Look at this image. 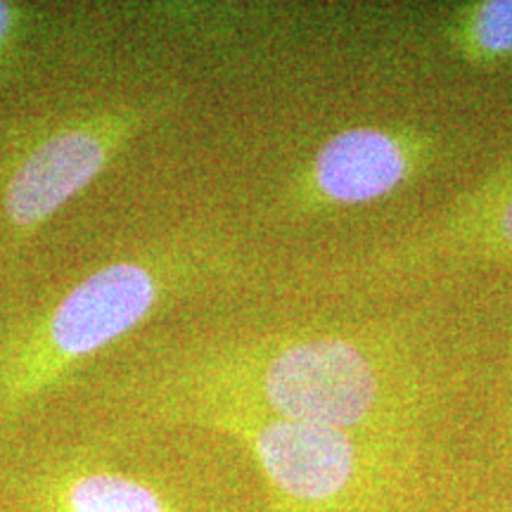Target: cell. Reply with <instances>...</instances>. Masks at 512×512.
<instances>
[{
	"label": "cell",
	"mask_w": 512,
	"mask_h": 512,
	"mask_svg": "<svg viewBox=\"0 0 512 512\" xmlns=\"http://www.w3.org/2000/svg\"><path fill=\"white\" fill-rule=\"evenodd\" d=\"M121 392L164 425L247 413L387 441L418 425L434 396L422 358L382 330L192 339L138 361Z\"/></svg>",
	"instance_id": "obj_1"
},
{
	"label": "cell",
	"mask_w": 512,
	"mask_h": 512,
	"mask_svg": "<svg viewBox=\"0 0 512 512\" xmlns=\"http://www.w3.org/2000/svg\"><path fill=\"white\" fill-rule=\"evenodd\" d=\"M238 256L216 230H176L10 320L0 332V432L159 311L226 283Z\"/></svg>",
	"instance_id": "obj_2"
},
{
	"label": "cell",
	"mask_w": 512,
	"mask_h": 512,
	"mask_svg": "<svg viewBox=\"0 0 512 512\" xmlns=\"http://www.w3.org/2000/svg\"><path fill=\"white\" fill-rule=\"evenodd\" d=\"M185 98L162 88L17 121L0 136V238L19 254Z\"/></svg>",
	"instance_id": "obj_3"
},
{
	"label": "cell",
	"mask_w": 512,
	"mask_h": 512,
	"mask_svg": "<svg viewBox=\"0 0 512 512\" xmlns=\"http://www.w3.org/2000/svg\"><path fill=\"white\" fill-rule=\"evenodd\" d=\"M240 444L268 484L275 512H349L380 494L394 448L335 427L264 415L209 413L192 420Z\"/></svg>",
	"instance_id": "obj_4"
},
{
	"label": "cell",
	"mask_w": 512,
	"mask_h": 512,
	"mask_svg": "<svg viewBox=\"0 0 512 512\" xmlns=\"http://www.w3.org/2000/svg\"><path fill=\"white\" fill-rule=\"evenodd\" d=\"M453 143L420 124H351L325 136L292 169L278 197L287 219H311L387 200L437 171Z\"/></svg>",
	"instance_id": "obj_5"
},
{
	"label": "cell",
	"mask_w": 512,
	"mask_h": 512,
	"mask_svg": "<svg viewBox=\"0 0 512 512\" xmlns=\"http://www.w3.org/2000/svg\"><path fill=\"white\" fill-rule=\"evenodd\" d=\"M482 261L512 264V152L425 226L366 254L361 273L384 278Z\"/></svg>",
	"instance_id": "obj_6"
},
{
	"label": "cell",
	"mask_w": 512,
	"mask_h": 512,
	"mask_svg": "<svg viewBox=\"0 0 512 512\" xmlns=\"http://www.w3.org/2000/svg\"><path fill=\"white\" fill-rule=\"evenodd\" d=\"M38 501L46 512H181L150 479L81 463L57 465L38 479Z\"/></svg>",
	"instance_id": "obj_7"
},
{
	"label": "cell",
	"mask_w": 512,
	"mask_h": 512,
	"mask_svg": "<svg viewBox=\"0 0 512 512\" xmlns=\"http://www.w3.org/2000/svg\"><path fill=\"white\" fill-rule=\"evenodd\" d=\"M437 34L441 53L460 67H505L512 62V0L458 3Z\"/></svg>",
	"instance_id": "obj_8"
},
{
	"label": "cell",
	"mask_w": 512,
	"mask_h": 512,
	"mask_svg": "<svg viewBox=\"0 0 512 512\" xmlns=\"http://www.w3.org/2000/svg\"><path fill=\"white\" fill-rule=\"evenodd\" d=\"M34 22L36 12L29 10L27 5L0 0V76L8 72L12 64H17V57L27 46Z\"/></svg>",
	"instance_id": "obj_9"
},
{
	"label": "cell",
	"mask_w": 512,
	"mask_h": 512,
	"mask_svg": "<svg viewBox=\"0 0 512 512\" xmlns=\"http://www.w3.org/2000/svg\"><path fill=\"white\" fill-rule=\"evenodd\" d=\"M505 441H508V446L512 448V396L508 403V411H505Z\"/></svg>",
	"instance_id": "obj_10"
},
{
	"label": "cell",
	"mask_w": 512,
	"mask_h": 512,
	"mask_svg": "<svg viewBox=\"0 0 512 512\" xmlns=\"http://www.w3.org/2000/svg\"><path fill=\"white\" fill-rule=\"evenodd\" d=\"M510 512H512V510H510Z\"/></svg>",
	"instance_id": "obj_11"
}]
</instances>
